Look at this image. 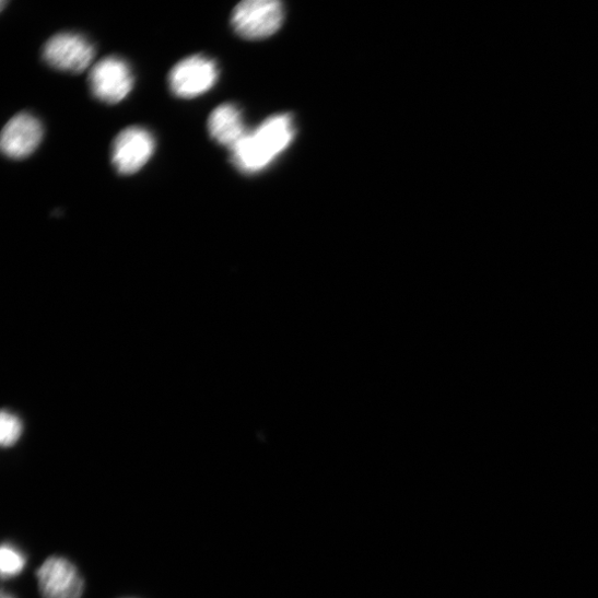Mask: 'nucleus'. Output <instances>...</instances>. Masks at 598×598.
<instances>
[{
    "instance_id": "obj_5",
    "label": "nucleus",
    "mask_w": 598,
    "mask_h": 598,
    "mask_svg": "<svg viewBox=\"0 0 598 598\" xmlns=\"http://www.w3.org/2000/svg\"><path fill=\"white\" fill-rule=\"evenodd\" d=\"M43 55L45 61L52 68L79 73L90 68L95 58V49L84 37L62 33L46 43Z\"/></svg>"
},
{
    "instance_id": "obj_10",
    "label": "nucleus",
    "mask_w": 598,
    "mask_h": 598,
    "mask_svg": "<svg viewBox=\"0 0 598 598\" xmlns=\"http://www.w3.org/2000/svg\"><path fill=\"white\" fill-rule=\"evenodd\" d=\"M26 565L25 556L10 544H4L0 550V571L2 576L13 577L19 575Z\"/></svg>"
},
{
    "instance_id": "obj_1",
    "label": "nucleus",
    "mask_w": 598,
    "mask_h": 598,
    "mask_svg": "<svg viewBox=\"0 0 598 598\" xmlns=\"http://www.w3.org/2000/svg\"><path fill=\"white\" fill-rule=\"evenodd\" d=\"M294 136V122L290 115L273 116L237 142L230 150L231 159L243 173H259L288 149Z\"/></svg>"
},
{
    "instance_id": "obj_11",
    "label": "nucleus",
    "mask_w": 598,
    "mask_h": 598,
    "mask_svg": "<svg viewBox=\"0 0 598 598\" xmlns=\"http://www.w3.org/2000/svg\"><path fill=\"white\" fill-rule=\"evenodd\" d=\"M23 432V425L21 420L10 413L3 412L0 418V443L3 447H12L15 445Z\"/></svg>"
},
{
    "instance_id": "obj_2",
    "label": "nucleus",
    "mask_w": 598,
    "mask_h": 598,
    "mask_svg": "<svg viewBox=\"0 0 598 598\" xmlns=\"http://www.w3.org/2000/svg\"><path fill=\"white\" fill-rule=\"evenodd\" d=\"M284 22V9L277 0H246L232 13V26L237 35L258 40L274 35Z\"/></svg>"
},
{
    "instance_id": "obj_9",
    "label": "nucleus",
    "mask_w": 598,
    "mask_h": 598,
    "mask_svg": "<svg viewBox=\"0 0 598 598\" xmlns=\"http://www.w3.org/2000/svg\"><path fill=\"white\" fill-rule=\"evenodd\" d=\"M208 130L215 142L228 150L248 133L239 109L231 104L221 105L212 112Z\"/></svg>"
},
{
    "instance_id": "obj_4",
    "label": "nucleus",
    "mask_w": 598,
    "mask_h": 598,
    "mask_svg": "<svg viewBox=\"0 0 598 598\" xmlns=\"http://www.w3.org/2000/svg\"><path fill=\"white\" fill-rule=\"evenodd\" d=\"M134 78L130 66L119 57H107L98 61L90 74L94 96L109 105L119 104L133 89Z\"/></svg>"
},
{
    "instance_id": "obj_8",
    "label": "nucleus",
    "mask_w": 598,
    "mask_h": 598,
    "mask_svg": "<svg viewBox=\"0 0 598 598\" xmlns=\"http://www.w3.org/2000/svg\"><path fill=\"white\" fill-rule=\"evenodd\" d=\"M43 137L40 121L30 114H20L5 126L0 145L9 157L25 159L36 151Z\"/></svg>"
},
{
    "instance_id": "obj_3",
    "label": "nucleus",
    "mask_w": 598,
    "mask_h": 598,
    "mask_svg": "<svg viewBox=\"0 0 598 598\" xmlns=\"http://www.w3.org/2000/svg\"><path fill=\"white\" fill-rule=\"evenodd\" d=\"M218 78L216 63L206 56L197 55L181 60L171 69L168 84L177 97L192 99L211 91Z\"/></svg>"
},
{
    "instance_id": "obj_12",
    "label": "nucleus",
    "mask_w": 598,
    "mask_h": 598,
    "mask_svg": "<svg viewBox=\"0 0 598 598\" xmlns=\"http://www.w3.org/2000/svg\"><path fill=\"white\" fill-rule=\"evenodd\" d=\"M3 598H12V597L3 595Z\"/></svg>"
},
{
    "instance_id": "obj_6",
    "label": "nucleus",
    "mask_w": 598,
    "mask_h": 598,
    "mask_svg": "<svg viewBox=\"0 0 598 598\" xmlns=\"http://www.w3.org/2000/svg\"><path fill=\"white\" fill-rule=\"evenodd\" d=\"M155 150L153 136L141 127H130L115 139L112 160L121 175L138 173L151 159Z\"/></svg>"
},
{
    "instance_id": "obj_7",
    "label": "nucleus",
    "mask_w": 598,
    "mask_h": 598,
    "mask_svg": "<svg viewBox=\"0 0 598 598\" xmlns=\"http://www.w3.org/2000/svg\"><path fill=\"white\" fill-rule=\"evenodd\" d=\"M43 598H81L84 583L77 567L63 558L50 556L37 571Z\"/></svg>"
}]
</instances>
